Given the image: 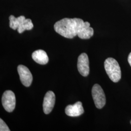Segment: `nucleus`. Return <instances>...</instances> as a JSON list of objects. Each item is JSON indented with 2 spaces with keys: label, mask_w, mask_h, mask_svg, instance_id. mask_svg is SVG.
<instances>
[{
  "label": "nucleus",
  "mask_w": 131,
  "mask_h": 131,
  "mask_svg": "<svg viewBox=\"0 0 131 131\" xmlns=\"http://www.w3.org/2000/svg\"><path fill=\"white\" fill-rule=\"evenodd\" d=\"M84 21L79 18H64L57 21L54 25L56 33L68 38H72L77 36L80 29Z\"/></svg>",
  "instance_id": "1"
},
{
  "label": "nucleus",
  "mask_w": 131,
  "mask_h": 131,
  "mask_svg": "<svg viewBox=\"0 0 131 131\" xmlns=\"http://www.w3.org/2000/svg\"><path fill=\"white\" fill-rule=\"evenodd\" d=\"M9 19L10 27L13 30L17 29L19 34L23 33L25 30H30L34 27L31 19H25L24 16L16 18L13 15H11Z\"/></svg>",
  "instance_id": "2"
},
{
  "label": "nucleus",
  "mask_w": 131,
  "mask_h": 131,
  "mask_svg": "<svg viewBox=\"0 0 131 131\" xmlns=\"http://www.w3.org/2000/svg\"><path fill=\"white\" fill-rule=\"evenodd\" d=\"M104 68L109 78L114 83H117L121 79L122 72L117 61L113 58H108L104 63Z\"/></svg>",
  "instance_id": "3"
},
{
  "label": "nucleus",
  "mask_w": 131,
  "mask_h": 131,
  "mask_svg": "<svg viewBox=\"0 0 131 131\" xmlns=\"http://www.w3.org/2000/svg\"><path fill=\"white\" fill-rule=\"evenodd\" d=\"M92 96L96 107L101 109L106 103V97L103 89L98 84L94 85L92 89Z\"/></svg>",
  "instance_id": "4"
},
{
  "label": "nucleus",
  "mask_w": 131,
  "mask_h": 131,
  "mask_svg": "<svg viewBox=\"0 0 131 131\" xmlns=\"http://www.w3.org/2000/svg\"><path fill=\"white\" fill-rule=\"evenodd\" d=\"M2 104L5 110L8 112H12L16 106V97L14 92L11 90H6L2 96Z\"/></svg>",
  "instance_id": "5"
},
{
  "label": "nucleus",
  "mask_w": 131,
  "mask_h": 131,
  "mask_svg": "<svg viewBox=\"0 0 131 131\" xmlns=\"http://www.w3.org/2000/svg\"><path fill=\"white\" fill-rule=\"evenodd\" d=\"M18 71L21 83L25 86H30L32 83L33 76L28 68L22 65L18 67Z\"/></svg>",
  "instance_id": "6"
},
{
  "label": "nucleus",
  "mask_w": 131,
  "mask_h": 131,
  "mask_svg": "<svg viewBox=\"0 0 131 131\" xmlns=\"http://www.w3.org/2000/svg\"><path fill=\"white\" fill-rule=\"evenodd\" d=\"M77 68L80 73L82 76L86 77L89 74V59L85 53H83L79 56Z\"/></svg>",
  "instance_id": "7"
},
{
  "label": "nucleus",
  "mask_w": 131,
  "mask_h": 131,
  "mask_svg": "<svg viewBox=\"0 0 131 131\" xmlns=\"http://www.w3.org/2000/svg\"><path fill=\"white\" fill-rule=\"evenodd\" d=\"M56 102V96L52 91H48L44 98L43 108V111L45 114H49L54 107Z\"/></svg>",
  "instance_id": "8"
},
{
  "label": "nucleus",
  "mask_w": 131,
  "mask_h": 131,
  "mask_svg": "<svg viewBox=\"0 0 131 131\" xmlns=\"http://www.w3.org/2000/svg\"><path fill=\"white\" fill-rule=\"evenodd\" d=\"M84 112V110L81 102H78L73 105H69L65 108L66 115L70 117H78Z\"/></svg>",
  "instance_id": "9"
},
{
  "label": "nucleus",
  "mask_w": 131,
  "mask_h": 131,
  "mask_svg": "<svg viewBox=\"0 0 131 131\" xmlns=\"http://www.w3.org/2000/svg\"><path fill=\"white\" fill-rule=\"evenodd\" d=\"M94 34L93 29L91 27L89 22H84L83 25L80 29L77 36L81 39H89L93 36Z\"/></svg>",
  "instance_id": "10"
},
{
  "label": "nucleus",
  "mask_w": 131,
  "mask_h": 131,
  "mask_svg": "<svg viewBox=\"0 0 131 131\" xmlns=\"http://www.w3.org/2000/svg\"><path fill=\"white\" fill-rule=\"evenodd\" d=\"M32 58L38 64L45 65L49 62V57L46 52L42 50H38L32 53Z\"/></svg>",
  "instance_id": "11"
},
{
  "label": "nucleus",
  "mask_w": 131,
  "mask_h": 131,
  "mask_svg": "<svg viewBox=\"0 0 131 131\" xmlns=\"http://www.w3.org/2000/svg\"><path fill=\"white\" fill-rule=\"evenodd\" d=\"M0 131H10L9 128L7 126L6 123L1 118L0 119Z\"/></svg>",
  "instance_id": "12"
},
{
  "label": "nucleus",
  "mask_w": 131,
  "mask_h": 131,
  "mask_svg": "<svg viewBox=\"0 0 131 131\" xmlns=\"http://www.w3.org/2000/svg\"><path fill=\"white\" fill-rule=\"evenodd\" d=\"M128 62H129L130 65L131 66V52L130 53V54L128 56Z\"/></svg>",
  "instance_id": "13"
},
{
  "label": "nucleus",
  "mask_w": 131,
  "mask_h": 131,
  "mask_svg": "<svg viewBox=\"0 0 131 131\" xmlns=\"http://www.w3.org/2000/svg\"></svg>",
  "instance_id": "14"
}]
</instances>
